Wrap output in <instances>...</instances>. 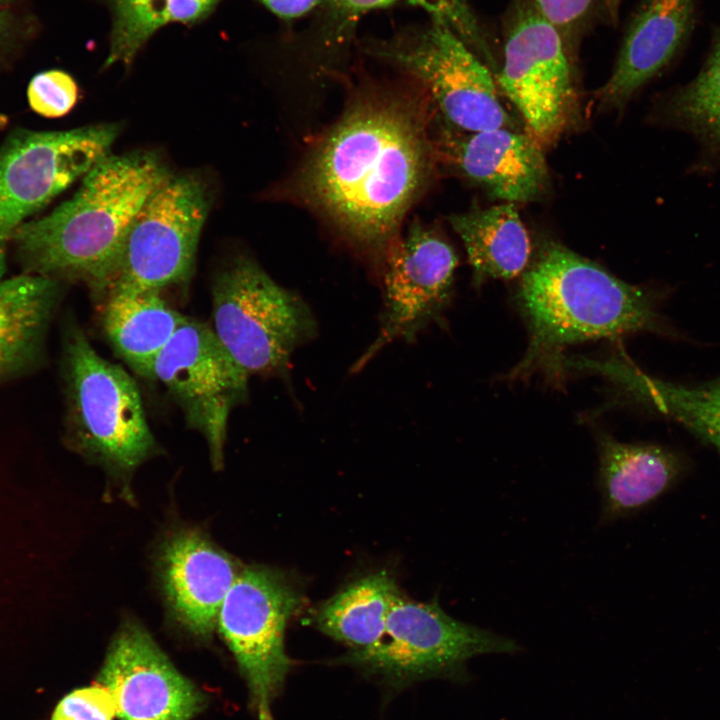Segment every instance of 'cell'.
Wrapping results in <instances>:
<instances>
[{
    "label": "cell",
    "instance_id": "3",
    "mask_svg": "<svg viewBox=\"0 0 720 720\" xmlns=\"http://www.w3.org/2000/svg\"><path fill=\"white\" fill-rule=\"evenodd\" d=\"M518 300L530 342L512 376L544 365L560 369V351L570 344L657 331L661 323L645 289L555 242L524 271Z\"/></svg>",
    "mask_w": 720,
    "mask_h": 720
},
{
    "label": "cell",
    "instance_id": "4",
    "mask_svg": "<svg viewBox=\"0 0 720 720\" xmlns=\"http://www.w3.org/2000/svg\"><path fill=\"white\" fill-rule=\"evenodd\" d=\"M63 360L73 441L130 500L134 472L159 452L138 387L124 369L102 358L73 323L66 329Z\"/></svg>",
    "mask_w": 720,
    "mask_h": 720
},
{
    "label": "cell",
    "instance_id": "20",
    "mask_svg": "<svg viewBox=\"0 0 720 720\" xmlns=\"http://www.w3.org/2000/svg\"><path fill=\"white\" fill-rule=\"evenodd\" d=\"M59 297V280L50 277L0 280V383L39 360Z\"/></svg>",
    "mask_w": 720,
    "mask_h": 720
},
{
    "label": "cell",
    "instance_id": "22",
    "mask_svg": "<svg viewBox=\"0 0 720 720\" xmlns=\"http://www.w3.org/2000/svg\"><path fill=\"white\" fill-rule=\"evenodd\" d=\"M400 594L391 572H367L321 602L311 614V623L346 645L348 652L366 651L382 638L387 617Z\"/></svg>",
    "mask_w": 720,
    "mask_h": 720
},
{
    "label": "cell",
    "instance_id": "12",
    "mask_svg": "<svg viewBox=\"0 0 720 720\" xmlns=\"http://www.w3.org/2000/svg\"><path fill=\"white\" fill-rule=\"evenodd\" d=\"M497 79L542 148L567 130L576 105L571 70L556 26L539 11L512 28Z\"/></svg>",
    "mask_w": 720,
    "mask_h": 720
},
{
    "label": "cell",
    "instance_id": "11",
    "mask_svg": "<svg viewBox=\"0 0 720 720\" xmlns=\"http://www.w3.org/2000/svg\"><path fill=\"white\" fill-rule=\"evenodd\" d=\"M248 378L212 328L187 317L154 363L152 379L164 385L187 424L204 437L215 470L223 468L228 418L246 400Z\"/></svg>",
    "mask_w": 720,
    "mask_h": 720
},
{
    "label": "cell",
    "instance_id": "13",
    "mask_svg": "<svg viewBox=\"0 0 720 720\" xmlns=\"http://www.w3.org/2000/svg\"><path fill=\"white\" fill-rule=\"evenodd\" d=\"M380 330L352 370H361L389 343L412 341L441 318L452 294L458 257L439 234L414 223L386 253Z\"/></svg>",
    "mask_w": 720,
    "mask_h": 720
},
{
    "label": "cell",
    "instance_id": "30",
    "mask_svg": "<svg viewBox=\"0 0 720 720\" xmlns=\"http://www.w3.org/2000/svg\"><path fill=\"white\" fill-rule=\"evenodd\" d=\"M538 11L554 26H565L577 20L592 0H534Z\"/></svg>",
    "mask_w": 720,
    "mask_h": 720
},
{
    "label": "cell",
    "instance_id": "21",
    "mask_svg": "<svg viewBox=\"0 0 720 720\" xmlns=\"http://www.w3.org/2000/svg\"><path fill=\"white\" fill-rule=\"evenodd\" d=\"M103 328L116 353L138 375L152 379L154 363L185 319L160 291L112 288Z\"/></svg>",
    "mask_w": 720,
    "mask_h": 720
},
{
    "label": "cell",
    "instance_id": "5",
    "mask_svg": "<svg viewBox=\"0 0 720 720\" xmlns=\"http://www.w3.org/2000/svg\"><path fill=\"white\" fill-rule=\"evenodd\" d=\"M212 318L216 337L249 376L287 377L293 352L317 334L302 297L243 255L214 281Z\"/></svg>",
    "mask_w": 720,
    "mask_h": 720
},
{
    "label": "cell",
    "instance_id": "8",
    "mask_svg": "<svg viewBox=\"0 0 720 720\" xmlns=\"http://www.w3.org/2000/svg\"><path fill=\"white\" fill-rule=\"evenodd\" d=\"M366 48L417 80L446 125L466 132L516 129L489 68L442 19L431 17Z\"/></svg>",
    "mask_w": 720,
    "mask_h": 720
},
{
    "label": "cell",
    "instance_id": "17",
    "mask_svg": "<svg viewBox=\"0 0 720 720\" xmlns=\"http://www.w3.org/2000/svg\"><path fill=\"white\" fill-rule=\"evenodd\" d=\"M695 0H650L636 17L615 68L599 89L600 106H623L674 56L691 23Z\"/></svg>",
    "mask_w": 720,
    "mask_h": 720
},
{
    "label": "cell",
    "instance_id": "1",
    "mask_svg": "<svg viewBox=\"0 0 720 720\" xmlns=\"http://www.w3.org/2000/svg\"><path fill=\"white\" fill-rule=\"evenodd\" d=\"M389 92L360 96L315 145L296 179L300 197L352 242L390 248L437 160L425 116Z\"/></svg>",
    "mask_w": 720,
    "mask_h": 720
},
{
    "label": "cell",
    "instance_id": "28",
    "mask_svg": "<svg viewBox=\"0 0 720 720\" xmlns=\"http://www.w3.org/2000/svg\"><path fill=\"white\" fill-rule=\"evenodd\" d=\"M115 715L110 693L98 684L65 695L55 707L51 720H112Z\"/></svg>",
    "mask_w": 720,
    "mask_h": 720
},
{
    "label": "cell",
    "instance_id": "26",
    "mask_svg": "<svg viewBox=\"0 0 720 720\" xmlns=\"http://www.w3.org/2000/svg\"><path fill=\"white\" fill-rule=\"evenodd\" d=\"M665 114L672 123L720 148V40L698 77L666 104Z\"/></svg>",
    "mask_w": 720,
    "mask_h": 720
},
{
    "label": "cell",
    "instance_id": "25",
    "mask_svg": "<svg viewBox=\"0 0 720 720\" xmlns=\"http://www.w3.org/2000/svg\"><path fill=\"white\" fill-rule=\"evenodd\" d=\"M112 16L109 52L104 68L131 65L148 40L162 27L186 25L193 0H106Z\"/></svg>",
    "mask_w": 720,
    "mask_h": 720
},
{
    "label": "cell",
    "instance_id": "2",
    "mask_svg": "<svg viewBox=\"0 0 720 720\" xmlns=\"http://www.w3.org/2000/svg\"><path fill=\"white\" fill-rule=\"evenodd\" d=\"M170 174L152 152L108 155L74 195L11 238L26 273L84 282L106 295L138 213Z\"/></svg>",
    "mask_w": 720,
    "mask_h": 720
},
{
    "label": "cell",
    "instance_id": "31",
    "mask_svg": "<svg viewBox=\"0 0 720 720\" xmlns=\"http://www.w3.org/2000/svg\"><path fill=\"white\" fill-rule=\"evenodd\" d=\"M265 7L272 14L282 20L300 18L317 7H321L325 0H254Z\"/></svg>",
    "mask_w": 720,
    "mask_h": 720
},
{
    "label": "cell",
    "instance_id": "7",
    "mask_svg": "<svg viewBox=\"0 0 720 720\" xmlns=\"http://www.w3.org/2000/svg\"><path fill=\"white\" fill-rule=\"evenodd\" d=\"M304 603L294 577L252 564L243 565L219 611L217 629L246 680L258 720H273L272 705L292 665L285 630Z\"/></svg>",
    "mask_w": 720,
    "mask_h": 720
},
{
    "label": "cell",
    "instance_id": "15",
    "mask_svg": "<svg viewBox=\"0 0 720 720\" xmlns=\"http://www.w3.org/2000/svg\"><path fill=\"white\" fill-rule=\"evenodd\" d=\"M153 562L169 622L196 640H210L243 565L200 528L187 526L160 539Z\"/></svg>",
    "mask_w": 720,
    "mask_h": 720
},
{
    "label": "cell",
    "instance_id": "9",
    "mask_svg": "<svg viewBox=\"0 0 720 720\" xmlns=\"http://www.w3.org/2000/svg\"><path fill=\"white\" fill-rule=\"evenodd\" d=\"M116 123L63 131L18 130L0 146V270L15 231L103 158Z\"/></svg>",
    "mask_w": 720,
    "mask_h": 720
},
{
    "label": "cell",
    "instance_id": "27",
    "mask_svg": "<svg viewBox=\"0 0 720 720\" xmlns=\"http://www.w3.org/2000/svg\"><path fill=\"white\" fill-rule=\"evenodd\" d=\"M78 86L70 74L53 69L36 74L29 82L27 98L31 109L48 118L61 117L74 107Z\"/></svg>",
    "mask_w": 720,
    "mask_h": 720
},
{
    "label": "cell",
    "instance_id": "33",
    "mask_svg": "<svg viewBox=\"0 0 720 720\" xmlns=\"http://www.w3.org/2000/svg\"><path fill=\"white\" fill-rule=\"evenodd\" d=\"M15 0H0V9L12 7Z\"/></svg>",
    "mask_w": 720,
    "mask_h": 720
},
{
    "label": "cell",
    "instance_id": "29",
    "mask_svg": "<svg viewBox=\"0 0 720 720\" xmlns=\"http://www.w3.org/2000/svg\"><path fill=\"white\" fill-rule=\"evenodd\" d=\"M33 18L14 8L0 9V67L7 64L32 39Z\"/></svg>",
    "mask_w": 720,
    "mask_h": 720
},
{
    "label": "cell",
    "instance_id": "14",
    "mask_svg": "<svg viewBox=\"0 0 720 720\" xmlns=\"http://www.w3.org/2000/svg\"><path fill=\"white\" fill-rule=\"evenodd\" d=\"M121 720H192L206 696L172 664L146 628L126 619L97 676Z\"/></svg>",
    "mask_w": 720,
    "mask_h": 720
},
{
    "label": "cell",
    "instance_id": "32",
    "mask_svg": "<svg viewBox=\"0 0 720 720\" xmlns=\"http://www.w3.org/2000/svg\"><path fill=\"white\" fill-rule=\"evenodd\" d=\"M621 1L622 0H605L607 9L611 17L615 18L617 16Z\"/></svg>",
    "mask_w": 720,
    "mask_h": 720
},
{
    "label": "cell",
    "instance_id": "24",
    "mask_svg": "<svg viewBox=\"0 0 720 720\" xmlns=\"http://www.w3.org/2000/svg\"><path fill=\"white\" fill-rule=\"evenodd\" d=\"M406 3L419 7L431 17L445 21L478 55L491 61L488 46L478 23L465 0H325L319 30L320 45L328 51L349 40L357 21L366 13Z\"/></svg>",
    "mask_w": 720,
    "mask_h": 720
},
{
    "label": "cell",
    "instance_id": "10",
    "mask_svg": "<svg viewBox=\"0 0 720 720\" xmlns=\"http://www.w3.org/2000/svg\"><path fill=\"white\" fill-rule=\"evenodd\" d=\"M209 202L199 176L170 173L134 220L109 290L161 292L188 282Z\"/></svg>",
    "mask_w": 720,
    "mask_h": 720
},
{
    "label": "cell",
    "instance_id": "6",
    "mask_svg": "<svg viewBox=\"0 0 720 720\" xmlns=\"http://www.w3.org/2000/svg\"><path fill=\"white\" fill-rule=\"evenodd\" d=\"M520 650L511 638L453 618L437 600L419 602L401 592L380 641L366 651L348 652L337 661L399 689L434 677L465 680L471 658Z\"/></svg>",
    "mask_w": 720,
    "mask_h": 720
},
{
    "label": "cell",
    "instance_id": "23",
    "mask_svg": "<svg viewBox=\"0 0 720 720\" xmlns=\"http://www.w3.org/2000/svg\"><path fill=\"white\" fill-rule=\"evenodd\" d=\"M449 221L463 242L476 282L512 279L527 269L531 241L514 203L474 208Z\"/></svg>",
    "mask_w": 720,
    "mask_h": 720
},
{
    "label": "cell",
    "instance_id": "16",
    "mask_svg": "<svg viewBox=\"0 0 720 720\" xmlns=\"http://www.w3.org/2000/svg\"><path fill=\"white\" fill-rule=\"evenodd\" d=\"M432 140L439 162L495 198L535 201L548 187L542 147L527 132L512 128L466 132L444 123Z\"/></svg>",
    "mask_w": 720,
    "mask_h": 720
},
{
    "label": "cell",
    "instance_id": "19",
    "mask_svg": "<svg viewBox=\"0 0 720 720\" xmlns=\"http://www.w3.org/2000/svg\"><path fill=\"white\" fill-rule=\"evenodd\" d=\"M580 369L609 377L626 393L671 418L720 452V376L694 384L652 378L624 357L581 359Z\"/></svg>",
    "mask_w": 720,
    "mask_h": 720
},
{
    "label": "cell",
    "instance_id": "18",
    "mask_svg": "<svg viewBox=\"0 0 720 720\" xmlns=\"http://www.w3.org/2000/svg\"><path fill=\"white\" fill-rule=\"evenodd\" d=\"M598 455L601 525L646 507L662 495L680 473L678 456L658 445L622 443L600 434Z\"/></svg>",
    "mask_w": 720,
    "mask_h": 720
}]
</instances>
